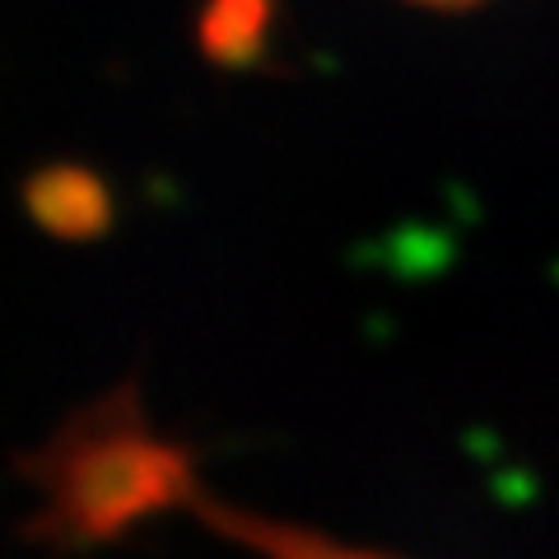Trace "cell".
<instances>
[{
	"label": "cell",
	"instance_id": "obj_1",
	"mask_svg": "<svg viewBox=\"0 0 559 559\" xmlns=\"http://www.w3.org/2000/svg\"><path fill=\"white\" fill-rule=\"evenodd\" d=\"M38 489L33 532L47 546H103L201 495L191 452L150 425L135 388L80 406L28 457Z\"/></svg>",
	"mask_w": 559,
	"mask_h": 559
},
{
	"label": "cell",
	"instance_id": "obj_2",
	"mask_svg": "<svg viewBox=\"0 0 559 559\" xmlns=\"http://www.w3.org/2000/svg\"><path fill=\"white\" fill-rule=\"evenodd\" d=\"M24 201H28V215L57 238H94L112 224L108 182L75 164H57V168H43L38 178H28Z\"/></svg>",
	"mask_w": 559,
	"mask_h": 559
},
{
	"label": "cell",
	"instance_id": "obj_3",
	"mask_svg": "<svg viewBox=\"0 0 559 559\" xmlns=\"http://www.w3.org/2000/svg\"><path fill=\"white\" fill-rule=\"evenodd\" d=\"M210 527H219L224 536H234L238 546H248L266 559H392V555H378V550H364V546H349V540H331L322 532H308V527H289V522H275V518H261L248 509H234V503H215L197 495L191 503Z\"/></svg>",
	"mask_w": 559,
	"mask_h": 559
},
{
	"label": "cell",
	"instance_id": "obj_4",
	"mask_svg": "<svg viewBox=\"0 0 559 559\" xmlns=\"http://www.w3.org/2000/svg\"><path fill=\"white\" fill-rule=\"evenodd\" d=\"M271 0H205L201 47L215 66H252L271 33Z\"/></svg>",
	"mask_w": 559,
	"mask_h": 559
},
{
	"label": "cell",
	"instance_id": "obj_5",
	"mask_svg": "<svg viewBox=\"0 0 559 559\" xmlns=\"http://www.w3.org/2000/svg\"><path fill=\"white\" fill-rule=\"evenodd\" d=\"M411 5H429V10H471V5H485V0H411Z\"/></svg>",
	"mask_w": 559,
	"mask_h": 559
}]
</instances>
